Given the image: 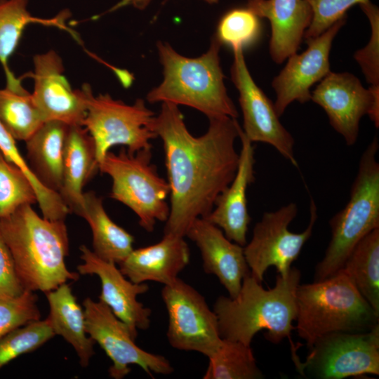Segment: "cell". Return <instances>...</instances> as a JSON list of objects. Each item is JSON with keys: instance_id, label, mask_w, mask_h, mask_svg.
<instances>
[{"instance_id": "1", "label": "cell", "mask_w": 379, "mask_h": 379, "mask_svg": "<svg viewBox=\"0 0 379 379\" xmlns=\"http://www.w3.org/2000/svg\"><path fill=\"white\" fill-rule=\"evenodd\" d=\"M239 126L236 119L211 118L207 131L196 137L188 131L178 105L161 103L152 128L163 143L170 187L164 234L185 237L195 220L211 212L236 174Z\"/></svg>"}, {"instance_id": "2", "label": "cell", "mask_w": 379, "mask_h": 379, "mask_svg": "<svg viewBox=\"0 0 379 379\" xmlns=\"http://www.w3.org/2000/svg\"><path fill=\"white\" fill-rule=\"evenodd\" d=\"M300 275L298 269L291 267L286 275L277 274L273 288L265 289L249 273L237 296H219L213 310L221 338L251 345L255 335L262 330L273 343L287 337L293 347V361L298 366L301 361L295 354L291 333L296 318L295 292Z\"/></svg>"}, {"instance_id": "3", "label": "cell", "mask_w": 379, "mask_h": 379, "mask_svg": "<svg viewBox=\"0 0 379 379\" xmlns=\"http://www.w3.org/2000/svg\"><path fill=\"white\" fill-rule=\"evenodd\" d=\"M0 234L25 290L46 293L79 279V273L70 272L65 263L69 238L65 220L41 217L32 205H24L0 218Z\"/></svg>"}, {"instance_id": "4", "label": "cell", "mask_w": 379, "mask_h": 379, "mask_svg": "<svg viewBox=\"0 0 379 379\" xmlns=\"http://www.w3.org/2000/svg\"><path fill=\"white\" fill-rule=\"evenodd\" d=\"M222 44L214 35L208 51L197 58L178 53L168 43L157 44L164 79L146 99L150 103L168 102L192 107L208 119H236L238 111L229 97L220 60Z\"/></svg>"}, {"instance_id": "5", "label": "cell", "mask_w": 379, "mask_h": 379, "mask_svg": "<svg viewBox=\"0 0 379 379\" xmlns=\"http://www.w3.org/2000/svg\"><path fill=\"white\" fill-rule=\"evenodd\" d=\"M296 329L309 349L324 335L363 332L378 324L379 315L339 270L333 275L297 287Z\"/></svg>"}, {"instance_id": "6", "label": "cell", "mask_w": 379, "mask_h": 379, "mask_svg": "<svg viewBox=\"0 0 379 379\" xmlns=\"http://www.w3.org/2000/svg\"><path fill=\"white\" fill-rule=\"evenodd\" d=\"M378 148V139L375 137L361 156L348 202L329 221L331 237L315 267L314 281L337 273L359 241L379 228Z\"/></svg>"}, {"instance_id": "7", "label": "cell", "mask_w": 379, "mask_h": 379, "mask_svg": "<svg viewBox=\"0 0 379 379\" xmlns=\"http://www.w3.org/2000/svg\"><path fill=\"white\" fill-rule=\"evenodd\" d=\"M152 156V149L131 153L123 147L117 154L108 152L99 164V171L112 178L110 197L131 208L149 232L157 222H166L170 212V187Z\"/></svg>"}, {"instance_id": "8", "label": "cell", "mask_w": 379, "mask_h": 379, "mask_svg": "<svg viewBox=\"0 0 379 379\" xmlns=\"http://www.w3.org/2000/svg\"><path fill=\"white\" fill-rule=\"evenodd\" d=\"M155 116L141 98L128 105L107 93L95 96L91 88L82 126L93 138L98 164L114 146H125L131 153L152 149L150 141L157 138Z\"/></svg>"}, {"instance_id": "9", "label": "cell", "mask_w": 379, "mask_h": 379, "mask_svg": "<svg viewBox=\"0 0 379 379\" xmlns=\"http://www.w3.org/2000/svg\"><path fill=\"white\" fill-rule=\"evenodd\" d=\"M310 217L307 228L300 233L289 230L288 226L298 214V206L289 203L274 211L262 214L253 228L252 238L244 246V255L251 274L262 283L270 267L286 275L305 243L312 236L317 218V206L310 201Z\"/></svg>"}, {"instance_id": "10", "label": "cell", "mask_w": 379, "mask_h": 379, "mask_svg": "<svg viewBox=\"0 0 379 379\" xmlns=\"http://www.w3.org/2000/svg\"><path fill=\"white\" fill-rule=\"evenodd\" d=\"M161 298L168 314L167 340L174 349L208 358L221 345L217 316L205 298L179 277L164 285Z\"/></svg>"}, {"instance_id": "11", "label": "cell", "mask_w": 379, "mask_h": 379, "mask_svg": "<svg viewBox=\"0 0 379 379\" xmlns=\"http://www.w3.org/2000/svg\"><path fill=\"white\" fill-rule=\"evenodd\" d=\"M321 379L379 375V325L365 332H338L323 336L310 349L298 369Z\"/></svg>"}, {"instance_id": "12", "label": "cell", "mask_w": 379, "mask_h": 379, "mask_svg": "<svg viewBox=\"0 0 379 379\" xmlns=\"http://www.w3.org/2000/svg\"><path fill=\"white\" fill-rule=\"evenodd\" d=\"M83 306L86 333L112 361L108 371L111 378H124L131 372L129 366L132 364L140 366L150 376L173 372L167 358L138 347L128 326L105 303L86 298Z\"/></svg>"}, {"instance_id": "13", "label": "cell", "mask_w": 379, "mask_h": 379, "mask_svg": "<svg viewBox=\"0 0 379 379\" xmlns=\"http://www.w3.org/2000/svg\"><path fill=\"white\" fill-rule=\"evenodd\" d=\"M311 100L324 110L348 146L356 143L364 115L379 126V86L366 88L351 73L331 71L311 93Z\"/></svg>"}, {"instance_id": "14", "label": "cell", "mask_w": 379, "mask_h": 379, "mask_svg": "<svg viewBox=\"0 0 379 379\" xmlns=\"http://www.w3.org/2000/svg\"><path fill=\"white\" fill-rule=\"evenodd\" d=\"M233 53L230 74L239 92L244 133L252 142L272 145L294 166H298L294 154V139L280 122L274 103L251 77L244 59V50H235Z\"/></svg>"}, {"instance_id": "15", "label": "cell", "mask_w": 379, "mask_h": 379, "mask_svg": "<svg viewBox=\"0 0 379 379\" xmlns=\"http://www.w3.org/2000/svg\"><path fill=\"white\" fill-rule=\"evenodd\" d=\"M33 62L32 95L44 120L82 126L91 86L73 89L64 75L62 58L53 50L35 55Z\"/></svg>"}, {"instance_id": "16", "label": "cell", "mask_w": 379, "mask_h": 379, "mask_svg": "<svg viewBox=\"0 0 379 379\" xmlns=\"http://www.w3.org/2000/svg\"><path fill=\"white\" fill-rule=\"evenodd\" d=\"M346 22L344 17L319 36L306 40L305 51L289 56L288 62L272 82L276 93L274 106L280 117L294 101L311 100L310 88L330 72L329 55L333 41Z\"/></svg>"}, {"instance_id": "17", "label": "cell", "mask_w": 379, "mask_h": 379, "mask_svg": "<svg viewBox=\"0 0 379 379\" xmlns=\"http://www.w3.org/2000/svg\"><path fill=\"white\" fill-rule=\"evenodd\" d=\"M83 262L77 266L79 274L96 275L101 282L99 300L124 321L136 338L138 330L150 326L152 310L137 300L149 290L146 283L135 284L126 278L116 263L103 260L85 245L79 247Z\"/></svg>"}, {"instance_id": "18", "label": "cell", "mask_w": 379, "mask_h": 379, "mask_svg": "<svg viewBox=\"0 0 379 379\" xmlns=\"http://www.w3.org/2000/svg\"><path fill=\"white\" fill-rule=\"evenodd\" d=\"M185 237L199 248L204 272L215 276L230 297L237 296L250 273L244 246L230 240L220 228L204 218L195 220Z\"/></svg>"}, {"instance_id": "19", "label": "cell", "mask_w": 379, "mask_h": 379, "mask_svg": "<svg viewBox=\"0 0 379 379\" xmlns=\"http://www.w3.org/2000/svg\"><path fill=\"white\" fill-rule=\"evenodd\" d=\"M241 149L236 174L218 197L215 206L205 218L222 230L231 241L244 246L251 217L248 210L247 190L255 180V149L239 128Z\"/></svg>"}, {"instance_id": "20", "label": "cell", "mask_w": 379, "mask_h": 379, "mask_svg": "<svg viewBox=\"0 0 379 379\" xmlns=\"http://www.w3.org/2000/svg\"><path fill=\"white\" fill-rule=\"evenodd\" d=\"M185 237L164 234L157 243L134 249L119 264L122 274L135 284L155 281L168 284L190 260V250Z\"/></svg>"}, {"instance_id": "21", "label": "cell", "mask_w": 379, "mask_h": 379, "mask_svg": "<svg viewBox=\"0 0 379 379\" xmlns=\"http://www.w3.org/2000/svg\"><path fill=\"white\" fill-rule=\"evenodd\" d=\"M246 7L270 21L269 51L274 62L281 64L297 53L312 19L305 0H248Z\"/></svg>"}, {"instance_id": "22", "label": "cell", "mask_w": 379, "mask_h": 379, "mask_svg": "<svg viewBox=\"0 0 379 379\" xmlns=\"http://www.w3.org/2000/svg\"><path fill=\"white\" fill-rule=\"evenodd\" d=\"M98 170L92 137L83 126H69L64 146L59 192L69 211L79 213L84 204V187Z\"/></svg>"}, {"instance_id": "23", "label": "cell", "mask_w": 379, "mask_h": 379, "mask_svg": "<svg viewBox=\"0 0 379 379\" xmlns=\"http://www.w3.org/2000/svg\"><path fill=\"white\" fill-rule=\"evenodd\" d=\"M46 296L49 305L46 319L53 331L72 346L80 365L88 366L95 354V342L86 333L84 310L67 283L48 291Z\"/></svg>"}, {"instance_id": "24", "label": "cell", "mask_w": 379, "mask_h": 379, "mask_svg": "<svg viewBox=\"0 0 379 379\" xmlns=\"http://www.w3.org/2000/svg\"><path fill=\"white\" fill-rule=\"evenodd\" d=\"M69 125L59 121H45L26 141L28 165L46 188L59 194L62 180L65 142Z\"/></svg>"}, {"instance_id": "25", "label": "cell", "mask_w": 379, "mask_h": 379, "mask_svg": "<svg viewBox=\"0 0 379 379\" xmlns=\"http://www.w3.org/2000/svg\"><path fill=\"white\" fill-rule=\"evenodd\" d=\"M78 215L89 225L92 251L100 258L119 265L133 250V236L109 218L102 199L94 192H84V204Z\"/></svg>"}, {"instance_id": "26", "label": "cell", "mask_w": 379, "mask_h": 379, "mask_svg": "<svg viewBox=\"0 0 379 379\" xmlns=\"http://www.w3.org/2000/svg\"><path fill=\"white\" fill-rule=\"evenodd\" d=\"M340 270L379 315V228L359 241Z\"/></svg>"}, {"instance_id": "27", "label": "cell", "mask_w": 379, "mask_h": 379, "mask_svg": "<svg viewBox=\"0 0 379 379\" xmlns=\"http://www.w3.org/2000/svg\"><path fill=\"white\" fill-rule=\"evenodd\" d=\"M0 120L15 140L26 141L45 122L22 86L0 88Z\"/></svg>"}, {"instance_id": "28", "label": "cell", "mask_w": 379, "mask_h": 379, "mask_svg": "<svg viewBox=\"0 0 379 379\" xmlns=\"http://www.w3.org/2000/svg\"><path fill=\"white\" fill-rule=\"evenodd\" d=\"M204 379H261L265 376L258 367L251 345L222 338L221 345L208 357Z\"/></svg>"}, {"instance_id": "29", "label": "cell", "mask_w": 379, "mask_h": 379, "mask_svg": "<svg viewBox=\"0 0 379 379\" xmlns=\"http://www.w3.org/2000/svg\"><path fill=\"white\" fill-rule=\"evenodd\" d=\"M29 0H0V63L6 77V86L15 88L20 81L11 71L8 61L15 53L25 27L41 21L29 12Z\"/></svg>"}, {"instance_id": "30", "label": "cell", "mask_w": 379, "mask_h": 379, "mask_svg": "<svg viewBox=\"0 0 379 379\" xmlns=\"http://www.w3.org/2000/svg\"><path fill=\"white\" fill-rule=\"evenodd\" d=\"M36 202V194L28 177L0 151V218Z\"/></svg>"}, {"instance_id": "31", "label": "cell", "mask_w": 379, "mask_h": 379, "mask_svg": "<svg viewBox=\"0 0 379 379\" xmlns=\"http://www.w3.org/2000/svg\"><path fill=\"white\" fill-rule=\"evenodd\" d=\"M260 18L248 8H235L225 13L218 22L215 34L220 44L233 51L251 46L260 36Z\"/></svg>"}, {"instance_id": "32", "label": "cell", "mask_w": 379, "mask_h": 379, "mask_svg": "<svg viewBox=\"0 0 379 379\" xmlns=\"http://www.w3.org/2000/svg\"><path fill=\"white\" fill-rule=\"evenodd\" d=\"M55 335L47 319L17 328L0 338V369L20 355L32 352Z\"/></svg>"}, {"instance_id": "33", "label": "cell", "mask_w": 379, "mask_h": 379, "mask_svg": "<svg viewBox=\"0 0 379 379\" xmlns=\"http://www.w3.org/2000/svg\"><path fill=\"white\" fill-rule=\"evenodd\" d=\"M40 318L37 297L33 291L25 290L16 298L0 299V338Z\"/></svg>"}, {"instance_id": "34", "label": "cell", "mask_w": 379, "mask_h": 379, "mask_svg": "<svg viewBox=\"0 0 379 379\" xmlns=\"http://www.w3.org/2000/svg\"><path fill=\"white\" fill-rule=\"evenodd\" d=\"M371 25V36L368 44L354 54L370 86H379V10L370 1L359 4Z\"/></svg>"}, {"instance_id": "35", "label": "cell", "mask_w": 379, "mask_h": 379, "mask_svg": "<svg viewBox=\"0 0 379 379\" xmlns=\"http://www.w3.org/2000/svg\"><path fill=\"white\" fill-rule=\"evenodd\" d=\"M15 141L0 120V151L9 161L19 167L28 177L36 192L39 208L44 211L53 209L59 201V195L44 187L34 176L28 163L18 149Z\"/></svg>"}, {"instance_id": "36", "label": "cell", "mask_w": 379, "mask_h": 379, "mask_svg": "<svg viewBox=\"0 0 379 379\" xmlns=\"http://www.w3.org/2000/svg\"><path fill=\"white\" fill-rule=\"evenodd\" d=\"M312 11V19L304 38H315L340 19L345 17L346 11L357 4L368 0H305Z\"/></svg>"}, {"instance_id": "37", "label": "cell", "mask_w": 379, "mask_h": 379, "mask_svg": "<svg viewBox=\"0 0 379 379\" xmlns=\"http://www.w3.org/2000/svg\"><path fill=\"white\" fill-rule=\"evenodd\" d=\"M25 291L11 253L0 234V299L16 298Z\"/></svg>"}, {"instance_id": "38", "label": "cell", "mask_w": 379, "mask_h": 379, "mask_svg": "<svg viewBox=\"0 0 379 379\" xmlns=\"http://www.w3.org/2000/svg\"><path fill=\"white\" fill-rule=\"evenodd\" d=\"M204 2L209 4H218L219 0H202ZM152 0H120L112 7H111L107 13H111L116 11L120 8H124L126 6H133L135 8L142 10L146 8L148 5L150 4Z\"/></svg>"}]
</instances>
